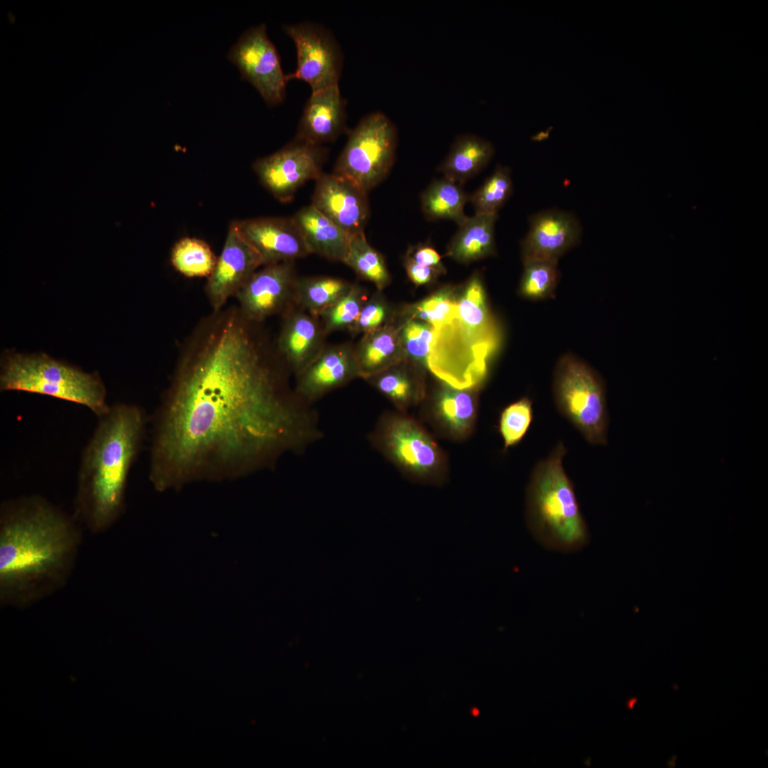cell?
<instances>
[{"instance_id":"6da1fadb","label":"cell","mask_w":768,"mask_h":768,"mask_svg":"<svg viewBox=\"0 0 768 768\" xmlns=\"http://www.w3.org/2000/svg\"><path fill=\"white\" fill-rule=\"evenodd\" d=\"M259 324L225 306L183 341L154 426L149 479L158 491L233 476L280 438L276 350Z\"/></svg>"},{"instance_id":"7a4b0ae2","label":"cell","mask_w":768,"mask_h":768,"mask_svg":"<svg viewBox=\"0 0 768 768\" xmlns=\"http://www.w3.org/2000/svg\"><path fill=\"white\" fill-rule=\"evenodd\" d=\"M82 534L77 520L38 495L0 506V603L23 608L65 587Z\"/></svg>"},{"instance_id":"3957f363","label":"cell","mask_w":768,"mask_h":768,"mask_svg":"<svg viewBox=\"0 0 768 768\" xmlns=\"http://www.w3.org/2000/svg\"><path fill=\"white\" fill-rule=\"evenodd\" d=\"M138 406L117 403L98 417L78 474L74 518L90 533L107 532L123 513L130 469L145 430Z\"/></svg>"},{"instance_id":"277c9868","label":"cell","mask_w":768,"mask_h":768,"mask_svg":"<svg viewBox=\"0 0 768 768\" xmlns=\"http://www.w3.org/2000/svg\"><path fill=\"white\" fill-rule=\"evenodd\" d=\"M457 304L456 318L434 329L427 366L448 385L465 389L485 375L486 360L496 345V334L479 274L468 281Z\"/></svg>"},{"instance_id":"5b68a950","label":"cell","mask_w":768,"mask_h":768,"mask_svg":"<svg viewBox=\"0 0 768 768\" xmlns=\"http://www.w3.org/2000/svg\"><path fill=\"white\" fill-rule=\"evenodd\" d=\"M567 449L559 442L535 466L526 491L525 517L535 540L544 548L559 553L579 551L590 535L575 488L562 461Z\"/></svg>"},{"instance_id":"8992f818","label":"cell","mask_w":768,"mask_h":768,"mask_svg":"<svg viewBox=\"0 0 768 768\" xmlns=\"http://www.w3.org/2000/svg\"><path fill=\"white\" fill-rule=\"evenodd\" d=\"M0 389L48 395L85 405L97 417L110 408L98 373L85 372L43 353L5 351L1 358Z\"/></svg>"},{"instance_id":"52a82bcc","label":"cell","mask_w":768,"mask_h":768,"mask_svg":"<svg viewBox=\"0 0 768 768\" xmlns=\"http://www.w3.org/2000/svg\"><path fill=\"white\" fill-rule=\"evenodd\" d=\"M553 392L559 412L589 444H607L605 385L588 364L570 353L561 356L554 370Z\"/></svg>"},{"instance_id":"ba28073f","label":"cell","mask_w":768,"mask_h":768,"mask_svg":"<svg viewBox=\"0 0 768 768\" xmlns=\"http://www.w3.org/2000/svg\"><path fill=\"white\" fill-rule=\"evenodd\" d=\"M397 143V129L391 120L381 112H370L349 131L332 174L350 180L368 193L392 169Z\"/></svg>"},{"instance_id":"9c48e42d","label":"cell","mask_w":768,"mask_h":768,"mask_svg":"<svg viewBox=\"0 0 768 768\" xmlns=\"http://www.w3.org/2000/svg\"><path fill=\"white\" fill-rule=\"evenodd\" d=\"M327 150L321 145L294 138L277 151L261 157L252 169L262 185L278 201H290L304 183L316 180Z\"/></svg>"},{"instance_id":"30bf717a","label":"cell","mask_w":768,"mask_h":768,"mask_svg":"<svg viewBox=\"0 0 768 768\" xmlns=\"http://www.w3.org/2000/svg\"><path fill=\"white\" fill-rule=\"evenodd\" d=\"M297 49V66L288 74V80L299 79L307 82L311 92L338 85L343 55L334 34L322 25L304 21L284 25Z\"/></svg>"},{"instance_id":"8fae6325","label":"cell","mask_w":768,"mask_h":768,"mask_svg":"<svg viewBox=\"0 0 768 768\" xmlns=\"http://www.w3.org/2000/svg\"><path fill=\"white\" fill-rule=\"evenodd\" d=\"M228 58L240 70L241 78L257 90L269 106L283 102L289 81L281 66L279 55L270 40L265 24L245 31L231 47Z\"/></svg>"},{"instance_id":"7c38bea8","label":"cell","mask_w":768,"mask_h":768,"mask_svg":"<svg viewBox=\"0 0 768 768\" xmlns=\"http://www.w3.org/2000/svg\"><path fill=\"white\" fill-rule=\"evenodd\" d=\"M297 277L294 261L263 265L235 296L237 306L246 319L257 324L282 315L294 304Z\"/></svg>"},{"instance_id":"4fadbf2b","label":"cell","mask_w":768,"mask_h":768,"mask_svg":"<svg viewBox=\"0 0 768 768\" xmlns=\"http://www.w3.org/2000/svg\"><path fill=\"white\" fill-rule=\"evenodd\" d=\"M382 437L388 455L412 476L423 481L438 478L444 466V456L430 435L415 421L393 417L385 426Z\"/></svg>"},{"instance_id":"5bb4252c","label":"cell","mask_w":768,"mask_h":768,"mask_svg":"<svg viewBox=\"0 0 768 768\" xmlns=\"http://www.w3.org/2000/svg\"><path fill=\"white\" fill-rule=\"evenodd\" d=\"M262 266L260 255L242 237L232 221L221 254L205 286L213 311L225 307L228 299L235 297Z\"/></svg>"},{"instance_id":"9a60e30c","label":"cell","mask_w":768,"mask_h":768,"mask_svg":"<svg viewBox=\"0 0 768 768\" xmlns=\"http://www.w3.org/2000/svg\"><path fill=\"white\" fill-rule=\"evenodd\" d=\"M521 242L523 264L534 261L558 262L580 241L582 228L575 215L556 209L532 215Z\"/></svg>"},{"instance_id":"2e32d148","label":"cell","mask_w":768,"mask_h":768,"mask_svg":"<svg viewBox=\"0 0 768 768\" xmlns=\"http://www.w3.org/2000/svg\"><path fill=\"white\" fill-rule=\"evenodd\" d=\"M311 204L350 235L364 232L370 215L368 193L350 180L322 173Z\"/></svg>"},{"instance_id":"e0dca14e","label":"cell","mask_w":768,"mask_h":768,"mask_svg":"<svg viewBox=\"0 0 768 768\" xmlns=\"http://www.w3.org/2000/svg\"><path fill=\"white\" fill-rule=\"evenodd\" d=\"M233 222L260 255L262 266L294 261L310 254L292 217H258Z\"/></svg>"},{"instance_id":"ac0fdd59","label":"cell","mask_w":768,"mask_h":768,"mask_svg":"<svg viewBox=\"0 0 768 768\" xmlns=\"http://www.w3.org/2000/svg\"><path fill=\"white\" fill-rule=\"evenodd\" d=\"M326 335L319 316L293 304L282 314L277 353L302 373L325 348Z\"/></svg>"},{"instance_id":"d6986e66","label":"cell","mask_w":768,"mask_h":768,"mask_svg":"<svg viewBox=\"0 0 768 768\" xmlns=\"http://www.w3.org/2000/svg\"><path fill=\"white\" fill-rule=\"evenodd\" d=\"M346 107L338 85L311 92L295 137L319 145L336 140L346 129Z\"/></svg>"},{"instance_id":"ffe728a7","label":"cell","mask_w":768,"mask_h":768,"mask_svg":"<svg viewBox=\"0 0 768 768\" xmlns=\"http://www.w3.org/2000/svg\"><path fill=\"white\" fill-rule=\"evenodd\" d=\"M301 374L299 389L308 396H316L345 383L360 375L354 346L350 343L325 346Z\"/></svg>"},{"instance_id":"44dd1931","label":"cell","mask_w":768,"mask_h":768,"mask_svg":"<svg viewBox=\"0 0 768 768\" xmlns=\"http://www.w3.org/2000/svg\"><path fill=\"white\" fill-rule=\"evenodd\" d=\"M292 218L310 254L318 255L330 261L344 262L351 235L311 204L300 208Z\"/></svg>"},{"instance_id":"7402d4cb","label":"cell","mask_w":768,"mask_h":768,"mask_svg":"<svg viewBox=\"0 0 768 768\" xmlns=\"http://www.w3.org/2000/svg\"><path fill=\"white\" fill-rule=\"evenodd\" d=\"M359 374L375 375L403 361L405 355L401 343L400 327L391 323L363 334L354 346Z\"/></svg>"},{"instance_id":"603a6c76","label":"cell","mask_w":768,"mask_h":768,"mask_svg":"<svg viewBox=\"0 0 768 768\" xmlns=\"http://www.w3.org/2000/svg\"><path fill=\"white\" fill-rule=\"evenodd\" d=\"M494 154V147L489 141L471 134L459 135L438 170L443 177L462 186L482 170Z\"/></svg>"},{"instance_id":"cb8c5ba5","label":"cell","mask_w":768,"mask_h":768,"mask_svg":"<svg viewBox=\"0 0 768 768\" xmlns=\"http://www.w3.org/2000/svg\"><path fill=\"white\" fill-rule=\"evenodd\" d=\"M498 215L474 214L467 217L452 238L447 255L468 263L495 253V223Z\"/></svg>"},{"instance_id":"d4e9b609","label":"cell","mask_w":768,"mask_h":768,"mask_svg":"<svg viewBox=\"0 0 768 768\" xmlns=\"http://www.w3.org/2000/svg\"><path fill=\"white\" fill-rule=\"evenodd\" d=\"M476 401L471 392L450 385L442 388L435 398L434 417L438 424L455 438L466 437L476 418Z\"/></svg>"},{"instance_id":"484cf974","label":"cell","mask_w":768,"mask_h":768,"mask_svg":"<svg viewBox=\"0 0 768 768\" xmlns=\"http://www.w3.org/2000/svg\"><path fill=\"white\" fill-rule=\"evenodd\" d=\"M469 201L461 185L443 177L432 181L422 193L421 207L428 220H449L459 226L468 217L464 206Z\"/></svg>"},{"instance_id":"4316f807","label":"cell","mask_w":768,"mask_h":768,"mask_svg":"<svg viewBox=\"0 0 768 768\" xmlns=\"http://www.w3.org/2000/svg\"><path fill=\"white\" fill-rule=\"evenodd\" d=\"M353 283L330 276L297 277L294 286L295 306L319 316L351 288Z\"/></svg>"},{"instance_id":"83f0119b","label":"cell","mask_w":768,"mask_h":768,"mask_svg":"<svg viewBox=\"0 0 768 768\" xmlns=\"http://www.w3.org/2000/svg\"><path fill=\"white\" fill-rule=\"evenodd\" d=\"M356 274L382 290L390 282V275L382 255L368 242L364 232L351 236L343 262Z\"/></svg>"},{"instance_id":"f1b7e54d","label":"cell","mask_w":768,"mask_h":768,"mask_svg":"<svg viewBox=\"0 0 768 768\" xmlns=\"http://www.w3.org/2000/svg\"><path fill=\"white\" fill-rule=\"evenodd\" d=\"M170 259L174 268L182 275L190 278H208L218 257L204 240L186 237L174 245Z\"/></svg>"},{"instance_id":"f546056e","label":"cell","mask_w":768,"mask_h":768,"mask_svg":"<svg viewBox=\"0 0 768 768\" xmlns=\"http://www.w3.org/2000/svg\"><path fill=\"white\" fill-rule=\"evenodd\" d=\"M513 191L511 170L507 166H497L492 174L471 196L475 214L498 215Z\"/></svg>"},{"instance_id":"4dcf8cb0","label":"cell","mask_w":768,"mask_h":768,"mask_svg":"<svg viewBox=\"0 0 768 768\" xmlns=\"http://www.w3.org/2000/svg\"><path fill=\"white\" fill-rule=\"evenodd\" d=\"M362 287L353 284L351 289L337 302L320 313L319 318L325 334L353 328L366 299Z\"/></svg>"},{"instance_id":"1f68e13d","label":"cell","mask_w":768,"mask_h":768,"mask_svg":"<svg viewBox=\"0 0 768 768\" xmlns=\"http://www.w3.org/2000/svg\"><path fill=\"white\" fill-rule=\"evenodd\" d=\"M523 265L520 294L535 301L553 298L559 279L558 262L534 261Z\"/></svg>"},{"instance_id":"d6a6232c","label":"cell","mask_w":768,"mask_h":768,"mask_svg":"<svg viewBox=\"0 0 768 768\" xmlns=\"http://www.w3.org/2000/svg\"><path fill=\"white\" fill-rule=\"evenodd\" d=\"M533 420L532 402L528 398L508 405L501 412L499 431L504 447L518 444L528 432Z\"/></svg>"},{"instance_id":"836d02e7","label":"cell","mask_w":768,"mask_h":768,"mask_svg":"<svg viewBox=\"0 0 768 768\" xmlns=\"http://www.w3.org/2000/svg\"><path fill=\"white\" fill-rule=\"evenodd\" d=\"M452 294L453 289L449 287L439 290L414 307L413 316L425 321L434 329L450 324L457 315L458 307Z\"/></svg>"},{"instance_id":"e575fe53","label":"cell","mask_w":768,"mask_h":768,"mask_svg":"<svg viewBox=\"0 0 768 768\" xmlns=\"http://www.w3.org/2000/svg\"><path fill=\"white\" fill-rule=\"evenodd\" d=\"M400 336L405 357L427 365L434 338L433 327L409 319L400 327Z\"/></svg>"},{"instance_id":"d590c367","label":"cell","mask_w":768,"mask_h":768,"mask_svg":"<svg viewBox=\"0 0 768 768\" xmlns=\"http://www.w3.org/2000/svg\"><path fill=\"white\" fill-rule=\"evenodd\" d=\"M394 367L375 375V385L394 402L405 406L415 398V385L405 373Z\"/></svg>"},{"instance_id":"8d00e7d4","label":"cell","mask_w":768,"mask_h":768,"mask_svg":"<svg viewBox=\"0 0 768 768\" xmlns=\"http://www.w3.org/2000/svg\"><path fill=\"white\" fill-rule=\"evenodd\" d=\"M390 308L380 296H374L366 300L359 316L350 331L353 336L375 331L390 324Z\"/></svg>"},{"instance_id":"74e56055","label":"cell","mask_w":768,"mask_h":768,"mask_svg":"<svg viewBox=\"0 0 768 768\" xmlns=\"http://www.w3.org/2000/svg\"><path fill=\"white\" fill-rule=\"evenodd\" d=\"M407 255L417 264L430 267L439 273L444 272L440 255L427 245H419L410 248Z\"/></svg>"},{"instance_id":"f35d334b","label":"cell","mask_w":768,"mask_h":768,"mask_svg":"<svg viewBox=\"0 0 768 768\" xmlns=\"http://www.w3.org/2000/svg\"><path fill=\"white\" fill-rule=\"evenodd\" d=\"M404 265L409 278L418 285L430 282L439 274L430 267L416 263L407 255L404 258Z\"/></svg>"},{"instance_id":"ab89813d","label":"cell","mask_w":768,"mask_h":768,"mask_svg":"<svg viewBox=\"0 0 768 768\" xmlns=\"http://www.w3.org/2000/svg\"><path fill=\"white\" fill-rule=\"evenodd\" d=\"M636 700V698H632L631 700H629V703H627L628 708H629V709H632Z\"/></svg>"}]
</instances>
